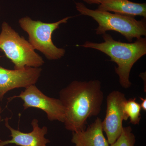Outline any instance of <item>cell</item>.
I'll use <instances>...</instances> for the list:
<instances>
[{"mask_svg": "<svg viewBox=\"0 0 146 146\" xmlns=\"http://www.w3.org/2000/svg\"><path fill=\"white\" fill-rule=\"evenodd\" d=\"M65 111V129L72 132L84 130L89 118L98 116L104 100L98 80H74L59 92Z\"/></svg>", "mask_w": 146, "mask_h": 146, "instance_id": "6da1fadb", "label": "cell"}, {"mask_svg": "<svg viewBox=\"0 0 146 146\" xmlns=\"http://www.w3.org/2000/svg\"><path fill=\"white\" fill-rule=\"evenodd\" d=\"M104 42L94 43L86 41L80 46L94 49L107 55L117 65L115 72L119 77L121 86L129 88L131 83L129 75L133 65L146 54V39L141 37L133 43H126L115 40L110 34L102 35Z\"/></svg>", "mask_w": 146, "mask_h": 146, "instance_id": "7a4b0ae2", "label": "cell"}, {"mask_svg": "<svg viewBox=\"0 0 146 146\" xmlns=\"http://www.w3.org/2000/svg\"><path fill=\"white\" fill-rule=\"evenodd\" d=\"M76 7L81 15L90 16L98 23L97 35H103L108 31H113L120 33L130 42L133 38L146 36V24L143 20L138 21L132 16L92 10L81 2L76 3Z\"/></svg>", "mask_w": 146, "mask_h": 146, "instance_id": "3957f363", "label": "cell"}, {"mask_svg": "<svg viewBox=\"0 0 146 146\" xmlns=\"http://www.w3.org/2000/svg\"><path fill=\"white\" fill-rule=\"evenodd\" d=\"M14 65V69L40 68L44 62L29 41L20 36L8 23L3 22L0 33V51Z\"/></svg>", "mask_w": 146, "mask_h": 146, "instance_id": "277c9868", "label": "cell"}, {"mask_svg": "<svg viewBox=\"0 0 146 146\" xmlns=\"http://www.w3.org/2000/svg\"><path fill=\"white\" fill-rule=\"evenodd\" d=\"M71 18L69 16L54 23H46L26 16L21 18L18 23L28 35L29 42L33 48L42 52L48 60H56L64 56L65 50L58 48L54 44L53 33L60 25L66 23Z\"/></svg>", "mask_w": 146, "mask_h": 146, "instance_id": "5b68a950", "label": "cell"}, {"mask_svg": "<svg viewBox=\"0 0 146 146\" xmlns=\"http://www.w3.org/2000/svg\"><path fill=\"white\" fill-rule=\"evenodd\" d=\"M15 97L23 101L24 110L31 108H38L46 113L47 118L51 121H57L63 123L65 121V108L60 100L47 96L35 84L25 88Z\"/></svg>", "mask_w": 146, "mask_h": 146, "instance_id": "8992f818", "label": "cell"}, {"mask_svg": "<svg viewBox=\"0 0 146 146\" xmlns=\"http://www.w3.org/2000/svg\"><path fill=\"white\" fill-rule=\"evenodd\" d=\"M126 101L125 94L118 91H112L107 97L106 114L102 125L110 145L119 138L123 127V121L127 120L124 111Z\"/></svg>", "mask_w": 146, "mask_h": 146, "instance_id": "52a82bcc", "label": "cell"}, {"mask_svg": "<svg viewBox=\"0 0 146 146\" xmlns=\"http://www.w3.org/2000/svg\"><path fill=\"white\" fill-rule=\"evenodd\" d=\"M40 68H26L23 70H9L0 65V102L9 91L26 88L35 85L41 76Z\"/></svg>", "mask_w": 146, "mask_h": 146, "instance_id": "ba28073f", "label": "cell"}, {"mask_svg": "<svg viewBox=\"0 0 146 146\" xmlns=\"http://www.w3.org/2000/svg\"><path fill=\"white\" fill-rule=\"evenodd\" d=\"M5 121L6 127L10 131L11 138L10 140L0 141V146L9 144L19 146H47L50 143L49 139L45 137L48 133V127L45 126L40 127L37 119H34L32 121L33 129L29 133H25L13 128L9 125L8 118H6Z\"/></svg>", "mask_w": 146, "mask_h": 146, "instance_id": "9c48e42d", "label": "cell"}, {"mask_svg": "<svg viewBox=\"0 0 146 146\" xmlns=\"http://www.w3.org/2000/svg\"><path fill=\"white\" fill-rule=\"evenodd\" d=\"M71 142L74 146H109L104 134L102 120L97 118L84 130L72 132Z\"/></svg>", "mask_w": 146, "mask_h": 146, "instance_id": "30bf717a", "label": "cell"}, {"mask_svg": "<svg viewBox=\"0 0 146 146\" xmlns=\"http://www.w3.org/2000/svg\"><path fill=\"white\" fill-rule=\"evenodd\" d=\"M97 10L113 12L125 16L146 18V3H139L129 0H100Z\"/></svg>", "mask_w": 146, "mask_h": 146, "instance_id": "8fae6325", "label": "cell"}, {"mask_svg": "<svg viewBox=\"0 0 146 146\" xmlns=\"http://www.w3.org/2000/svg\"><path fill=\"white\" fill-rule=\"evenodd\" d=\"M141 108L140 104L136 101V98L127 100L124 106L126 118L130 119V122L133 125H138L141 119Z\"/></svg>", "mask_w": 146, "mask_h": 146, "instance_id": "7c38bea8", "label": "cell"}, {"mask_svg": "<svg viewBox=\"0 0 146 146\" xmlns=\"http://www.w3.org/2000/svg\"><path fill=\"white\" fill-rule=\"evenodd\" d=\"M136 137L130 126L123 127L119 138L109 146H135Z\"/></svg>", "mask_w": 146, "mask_h": 146, "instance_id": "4fadbf2b", "label": "cell"}, {"mask_svg": "<svg viewBox=\"0 0 146 146\" xmlns=\"http://www.w3.org/2000/svg\"><path fill=\"white\" fill-rule=\"evenodd\" d=\"M140 99L141 100V103L140 105H141V109L143 110L144 111H146V99L140 97Z\"/></svg>", "mask_w": 146, "mask_h": 146, "instance_id": "5bb4252c", "label": "cell"}, {"mask_svg": "<svg viewBox=\"0 0 146 146\" xmlns=\"http://www.w3.org/2000/svg\"><path fill=\"white\" fill-rule=\"evenodd\" d=\"M83 1L89 4L99 5L100 1V0H83Z\"/></svg>", "mask_w": 146, "mask_h": 146, "instance_id": "9a60e30c", "label": "cell"}, {"mask_svg": "<svg viewBox=\"0 0 146 146\" xmlns=\"http://www.w3.org/2000/svg\"><path fill=\"white\" fill-rule=\"evenodd\" d=\"M2 112V109L1 106V105H0V122L1 121L2 117H1V113Z\"/></svg>", "mask_w": 146, "mask_h": 146, "instance_id": "2e32d148", "label": "cell"}]
</instances>
